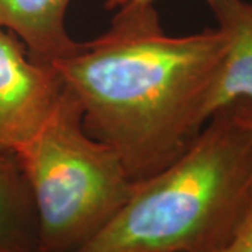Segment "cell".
<instances>
[{
	"instance_id": "1",
	"label": "cell",
	"mask_w": 252,
	"mask_h": 252,
	"mask_svg": "<svg viewBox=\"0 0 252 252\" xmlns=\"http://www.w3.org/2000/svg\"><path fill=\"white\" fill-rule=\"evenodd\" d=\"M115 10L104 34L51 66L77 101L84 129L142 181L180 157L213 115L224 41L216 28L168 35L154 3Z\"/></svg>"
},
{
	"instance_id": "2",
	"label": "cell",
	"mask_w": 252,
	"mask_h": 252,
	"mask_svg": "<svg viewBox=\"0 0 252 252\" xmlns=\"http://www.w3.org/2000/svg\"><path fill=\"white\" fill-rule=\"evenodd\" d=\"M252 198V142L220 109L167 167L136 181L124 206L74 252H216Z\"/></svg>"
},
{
	"instance_id": "3",
	"label": "cell",
	"mask_w": 252,
	"mask_h": 252,
	"mask_svg": "<svg viewBox=\"0 0 252 252\" xmlns=\"http://www.w3.org/2000/svg\"><path fill=\"white\" fill-rule=\"evenodd\" d=\"M13 153L35 203L39 252L79 250L136 187L117 152L84 129L80 107L64 86L44 125Z\"/></svg>"
},
{
	"instance_id": "4",
	"label": "cell",
	"mask_w": 252,
	"mask_h": 252,
	"mask_svg": "<svg viewBox=\"0 0 252 252\" xmlns=\"http://www.w3.org/2000/svg\"><path fill=\"white\" fill-rule=\"evenodd\" d=\"M62 91L54 67L28 56L0 27V149L13 152L36 133Z\"/></svg>"
},
{
	"instance_id": "5",
	"label": "cell",
	"mask_w": 252,
	"mask_h": 252,
	"mask_svg": "<svg viewBox=\"0 0 252 252\" xmlns=\"http://www.w3.org/2000/svg\"><path fill=\"white\" fill-rule=\"evenodd\" d=\"M224 41V59L213 93V114L252 99V1L206 0Z\"/></svg>"
},
{
	"instance_id": "6",
	"label": "cell",
	"mask_w": 252,
	"mask_h": 252,
	"mask_svg": "<svg viewBox=\"0 0 252 252\" xmlns=\"http://www.w3.org/2000/svg\"><path fill=\"white\" fill-rule=\"evenodd\" d=\"M72 0H0V27L18 36L30 55L44 63L72 55L79 42L66 30Z\"/></svg>"
},
{
	"instance_id": "7",
	"label": "cell",
	"mask_w": 252,
	"mask_h": 252,
	"mask_svg": "<svg viewBox=\"0 0 252 252\" xmlns=\"http://www.w3.org/2000/svg\"><path fill=\"white\" fill-rule=\"evenodd\" d=\"M0 252H39L34 198L17 157L6 149H0Z\"/></svg>"
},
{
	"instance_id": "8",
	"label": "cell",
	"mask_w": 252,
	"mask_h": 252,
	"mask_svg": "<svg viewBox=\"0 0 252 252\" xmlns=\"http://www.w3.org/2000/svg\"><path fill=\"white\" fill-rule=\"evenodd\" d=\"M216 252H252V198L233 234Z\"/></svg>"
},
{
	"instance_id": "9",
	"label": "cell",
	"mask_w": 252,
	"mask_h": 252,
	"mask_svg": "<svg viewBox=\"0 0 252 252\" xmlns=\"http://www.w3.org/2000/svg\"><path fill=\"white\" fill-rule=\"evenodd\" d=\"M225 109H228L234 115L235 119L241 124V126L247 130V133H248L252 142V99L238 101V102H234V104L225 107Z\"/></svg>"
},
{
	"instance_id": "10",
	"label": "cell",
	"mask_w": 252,
	"mask_h": 252,
	"mask_svg": "<svg viewBox=\"0 0 252 252\" xmlns=\"http://www.w3.org/2000/svg\"><path fill=\"white\" fill-rule=\"evenodd\" d=\"M154 3V0H107V4L105 7L111 10H115L121 6H125L129 3Z\"/></svg>"
}]
</instances>
